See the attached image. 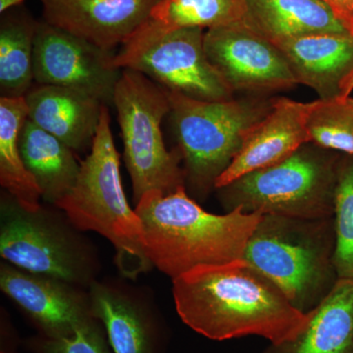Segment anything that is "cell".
I'll return each instance as SVG.
<instances>
[{
    "mask_svg": "<svg viewBox=\"0 0 353 353\" xmlns=\"http://www.w3.org/2000/svg\"><path fill=\"white\" fill-rule=\"evenodd\" d=\"M173 296L182 321L214 341L259 336L279 345L296 338L311 318L243 259L183 274L173 280Z\"/></svg>",
    "mask_w": 353,
    "mask_h": 353,
    "instance_id": "6da1fadb",
    "label": "cell"
},
{
    "mask_svg": "<svg viewBox=\"0 0 353 353\" xmlns=\"http://www.w3.org/2000/svg\"><path fill=\"white\" fill-rule=\"evenodd\" d=\"M134 210L143 223L148 259L172 280L203 265L243 259L248 240L263 216L240 208L213 214L188 196L185 187L168 194L159 190L146 192Z\"/></svg>",
    "mask_w": 353,
    "mask_h": 353,
    "instance_id": "7a4b0ae2",
    "label": "cell"
},
{
    "mask_svg": "<svg viewBox=\"0 0 353 353\" xmlns=\"http://www.w3.org/2000/svg\"><path fill=\"white\" fill-rule=\"evenodd\" d=\"M334 218L263 215L243 259L268 279L297 310L309 313L339 281Z\"/></svg>",
    "mask_w": 353,
    "mask_h": 353,
    "instance_id": "3957f363",
    "label": "cell"
},
{
    "mask_svg": "<svg viewBox=\"0 0 353 353\" xmlns=\"http://www.w3.org/2000/svg\"><path fill=\"white\" fill-rule=\"evenodd\" d=\"M55 206L79 231L97 232L112 243L115 263L125 277L137 278L153 267L145 253L143 223L123 189L120 155L106 106L75 187Z\"/></svg>",
    "mask_w": 353,
    "mask_h": 353,
    "instance_id": "277c9868",
    "label": "cell"
},
{
    "mask_svg": "<svg viewBox=\"0 0 353 353\" xmlns=\"http://www.w3.org/2000/svg\"><path fill=\"white\" fill-rule=\"evenodd\" d=\"M343 154L308 143L277 164L250 172L217 189L226 213L318 219L333 217Z\"/></svg>",
    "mask_w": 353,
    "mask_h": 353,
    "instance_id": "5b68a950",
    "label": "cell"
},
{
    "mask_svg": "<svg viewBox=\"0 0 353 353\" xmlns=\"http://www.w3.org/2000/svg\"><path fill=\"white\" fill-rule=\"evenodd\" d=\"M169 99L185 183L204 199L240 152L245 132L271 110L272 102L204 101L173 92Z\"/></svg>",
    "mask_w": 353,
    "mask_h": 353,
    "instance_id": "8992f818",
    "label": "cell"
},
{
    "mask_svg": "<svg viewBox=\"0 0 353 353\" xmlns=\"http://www.w3.org/2000/svg\"><path fill=\"white\" fill-rule=\"evenodd\" d=\"M113 104L134 202L152 190L168 194L185 187L182 155L179 150H167L161 131L162 120L171 110L168 90L139 72L125 69Z\"/></svg>",
    "mask_w": 353,
    "mask_h": 353,
    "instance_id": "52a82bcc",
    "label": "cell"
},
{
    "mask_svg": "<svg viewBox=\"0 0 353 353\" xmlns=\"http://www.w3.org/2000/svg\"><path fill=\"white\" fill-rule=\"evenodd\" d=\"M69 219L43 206L34 210L4 192L0 201V255L8 263L82 288L94 282L97 264Z\"/></svg>",
    "mask_w": 353,
    "mask_h": 353,
    "instance_id": "ba28073f",
    "label": "cell"
},
{
    "mask_svg": "<svg viewBox=\"0 0 353 353\" xmlns=\"http://www.w3.org/2000/svg\"><path fill=\"white\" fill-rule=\"evenodd\" d=\"M203 29L171 28L150 18L123 43L116 66L132 70L169 92L204 101L232 99L233 90L209 62Z\"/></svg>",
    "mask_w": 353,
    "mask_h": 353,
    "instance_id": "9c48e42d",
    "label": "cell"
},
{
    "mask_svg": "<svg viewBox=\"0 0 353 353\" xmlns=\"http://www.w3.org/2000/svg\"><path fill=\"white\" fill-rule=\"evenodd\" d=\"M115 55L87 39L50 24L38 23L34 44V79L38 85L79 90L113 103L122 69Z\"/></svg>",
    "mask_w": 353,
    "mask_h": 353,
    "instance_id": "30bf717a",
    "label": "cell"
},
{
    "mask_svg": "<svg viewBox=\"0 0 353 353\" xmlns=\"http://www.w3.org/2000/svg\"><path fill=\"white\" fill-rule=\"evenodd\" d=\"M204 50L233 92H274L299 83L281 51L246 21L208 30Z\"/></svg>",
    "mask_w": 353,
    "mask_h": 353,
    "instance_id": "8fae6325",
    "label": "cell"
},
{
    "mask_svg": "<svg viewBox=\"0 0 353 353\" xmlns=\"http://www.w3.org/2000/svg\"><path fill=\"white\" fill-rule=\"evenodd\" d=\"M0 288L46 338H66L82 325L97 319L88 292L59 279L31 273L6 262L0 266Z\"/></svg>",
    "mask_w": 353,
    "mask_h": 353,
    "instance_id": "7c38bea8",
    "label": "cell"
},
{
    "mask_svg": "<svg viewBox=\"0 0 353 353\" xmlns=\"http://www.w3.org/2000/svg\"><path fill=\"white\" fill-rule=\"evenodd\" d=\"M46 22L111 51L131 38L161 0H41Z\"/></svg>",
    "mask_w": 353,
    "mask_h": 353,
    "instance_id": "4fadbf2b",
    "label": "cell"
},
{
    "mask_svg": "<svg viewBox=\"0 0 353 353\" xmlns=\"http://www.w3.org/2000/svg\"><path fill=\"white\" fill-rule=\"evenodd\" d=\"M311 108L312 102L289 99L272 102L268 114L245 132L240 152L218 179L215 189L250 172L277 164L310 143L307 118Z\"/></svg>",
    "mask_w": 353,
    "mask_h": 353,
    "instance_id": "5bb4252c",
    "label": "cell"
},
{
    "mask_svg": "<svg viewBox=\"0 0 353 353\" xmlns=\"http://www.w3.org/2000/svg\"><path fill=\"white\" fill-rule=\"evenodd\" d=\"M281 51L297 83L313 88L321 99L341 95V83L353 72L352 34L319 32L272 41Z\"/></svg>",
    "mask_w": 353,
    "mask_h": 353,
    "instance_id": "9a60e30c",
    "label": "cell"
},
{
    "mask_svg": "<svg viewBox=\"0 0 353 353\" xmlns=\"http://www.w3.org/2000/svg\"><path fill=\"white\" fill-rule=\"evenodd\" d=\"M28 119L74 152L92 148L104 104L72 88L38 85L25 95Z\"/></svg>",
    "mask_w": 353,
    "mask_h": 353,
    "instance_id": "2e32d148",
    "label": "cell"
},
{
    "mask_svg": "<svg viewBox=\"0 0 353 353\" xmlns=\"http://www.w3.org/2000/svg\"><path fill=\"white\" fill-rule=\"evenodd\" d=\"M264 353H353V281L339 280L296 338Z\"/></svg>",
    "mask_w": 353,
    "mask_h": 353,
    "instance_id": "e0dca14e",
    "label": "cell"
},
{
    "mask_svg": "<svg viewBox=\"0 0 353 353\" xmlns=\"http://www.w3.org/2000/svg\"><path fill=\"white\" fill-rule=\"evenodd\" d=\"M23 161L41 192V199L57 205L75 187L81 163L74 150L27 119L21 129Z\"/></svg>",
    "mask_w": 353,
    "mask_h": 353,
    "instance_id": "ac0fdd59",
    "label": "cell"
},
{
    "mask_svg": "<svg viewBox=\"0 0 353 353\" xmlns=\"http://www.w3.org/2000/svg\"><path fill=\"white\" fill-rule=\"evenodd\" d=\"M246 22L268 41L350 32L322 0H248Z\"/></svg>",
    "mask_w": 353,
    "mask_h": 353,
    "instance_id": "d6986e66",
    "label": "cell"
},
{
    "mask_svg": "<svg viewBox=\"0 0 353 353\" xmlns=\"http://www.w3.org/2000/svg\"><path fill=\"white\" fill-rule=\"evenodd\" d=\"M88 296L114 353H158L157 329L129 297L95 281L88 288Z\"/></svg>",
    "mask_w": 353,
    "mask_h": 353,
    "instance_id": "ffe728a7",
    "label": "cell"
},
{
    "mask_svg": "<svg viewBox=\"0 0 353 353\" xmlns=\"http://www.w3.org/2000/svg\"><path fill=\"white\" fill-rule=\"evenodd\" d=\"M28 119L25 97L0 99V183L30 210L41 208V192L26 168L19 148L21 129Z\"/></svg>",
    "mask_w": 353,
    "mask_h": 353,
    "instance_id": "44dd1931",
    "label": "cell"
},
{
    "mask_svg": "<svg viewBox=\"0 0 353 353\" xmlns=\"http://www.w3.org/2000/svg\"><path fill=\"white\" fill-rule=\"evenodd\" d=\"M38 23L28 16H9L0 28V92L19 99L31 90L34 79V44Z\"/></svg>",
    "mask_w": 353,
    "mask_h": 353,
    "instance_id": "7402d4cb",
    "label": "cell"
},
{
    "mask_svg": "<svg viewBox=\"0 0 353 353\" xmlns=\"http://www.w3.org/2000/svg\"><path fill=\"white\" fill-rule=\"evenodd\" d=\"M152 17L171 28L214 29L245 22L248 0H161Z\"/></svg>",
    "mask_w": 353,
    "mask_h": 353,
    "instance_id": "603a6c76",
    "label": "cell"
},
{
    "mask_svg": "<svg viewBox=\"0 0 353 353\" xmlns=\"http://www.w3.org/2000/svg\"><path fill=\"white\" fill-rule=\"evenodd\" d=\"M310 143L343 155H353V97L312 102L308 114Z\"/></svg>",
    "mask_w": 353,
    "mask_h": 353,
    "instance_id": "cb8c5ba5",
    "label": "cell"
},
{
    "mask_svg": "<svg viewBox=\"0 0 353 353\" xmlns=\"http://www.w3.org/2000/svg\"><path fill=\"white\" fill-rule=\"evenodd\" d=\"M333 218L336 274L339 280L353 281V155L343 154L339 164Z\"/></svg>",
    "mask_w": 353,
    "mask_h": 353,
    "instance_id": "d4e9b609",
    "label": "cell"
},
{
    "mask_svg": "<svg viewBox=\"0 0 353 353\" xmlns=\"http://www.w3.org/2000/svg\"><path fill=\"white\" fill-rule=\"evenodd\" d=\"M29 347L36 353H111L108 334L99 319L85 323L66 338L32 339Z\"/></svg>",
    "mask_w": 353,
    "mask_h": 353,
    "instance_id": "484cf974",
    "label": "cell"
},
{
    "mask_svg": "<svg viewBox=\"0 0 353 353\" xmlns=\"http://www.w3.org/2000/svg\"><path fill=\"white\" fill-rule=\"evenodd\" d=\"M353 36V0H322Z\"/></svg>",
    "mask_w": 353,
    "mask_h": 353,
    "instance_id": "4316f807",
    "label": "cell"
},
{
    "mask_svg": "<svg viewBox=\"0 0 353 353\" xmlns=\"http://www.w3.org/2000/svg\"><path fill=\"white\" fill-rule=\"evenodd\" d=\"M353 92V72L341 83L340 97H348Z\"/></svg>",
    "mask_w": 353,
    "mask_h": 353,
    "instance_id": "83f0119b",
    "label": "cell"
},
{
    "mask_svg": "<svg viewBox=\"0 0 353 353\" xmlns=\"http://www.w3.org/2000/svg\"><path fill=\"white\" fill-rule=\"evenodd\" d=\"M24 0H0V12L3 14L8 9L19 6Z\"/></svg>",
    "mask_w": 353,
    "mask_h": 353,
    "instance_id": "f1b7e54d",
    "label": "cell"
},
{
    "mask_svg": "<svg viewBox=\"0 0 353 353\" xmlns=\"http://www.w3.org/2000/svg\"><path fill=\"white\" fill-rule=\"evenodd\" d=\"M1 353H8V352H1Z\"/></svg>",
    "mask_w": 353,
    "mask_h": 353,
    "instance_id": "f546056e",
    "label": "cell"
}]
</instances>
